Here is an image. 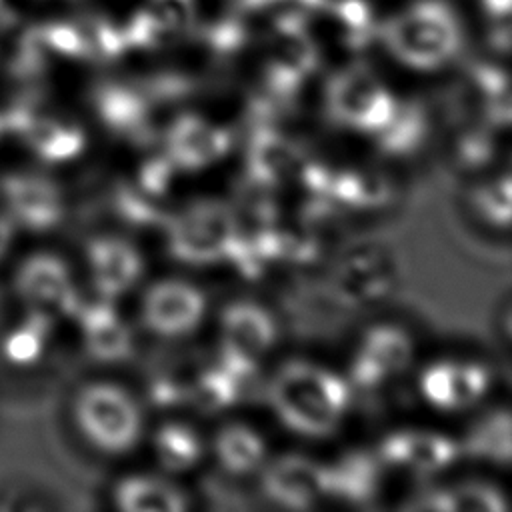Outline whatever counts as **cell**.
Returning a JSON list of instances; mask_svg holds the SVG:
<instances>
[{
  "instance_id": "12",
  "label": "cell",
  "mask_w": 512,
  "mask_h": 512,
  "mask_svg": "<svg viewBox=\"0 0 512 512\" xmlns=\"http://www.w3.org/2000/svg\"><path fill=\"white\" fill-rule=\"evenodd\" d=\"M490 388V374L474 362L440 360L420 374V392L438 410H462L476 404Z\"/></svg>"
},
{
  "instance_id": "38",
  "label": "cell",
  "mask_w": 512,
  "mask_h": 512,
  "mask_svg": "<svg viewBox=\"0 0 512 512\" xmlns=\"http://www.w3.org/2000/svg\"><path fill=\"white\" fill-rule=\"evenodd\" d=\"M4 134V126H2V116H0V136Z\"/></svg>"
},
{
  "instance_id": "31",
  "label": "cell",
  "mask_w": 512,
  "mask_h": 512,
  "mask_svg": "<svg viewBox=\"0 0 512 512\" xmlns=\"http://www.w3.org/2000/svg\"><path fill=\"white\" fill-rule=\"evenodd\" d=\"M126 46H138V48H154L164 44L170 36H174L148 8L136 12L132 20L122 30Z\"/></svg>"
},
{
  "instance_id": "35",
  "label": "cell",
  "mask_w": 512,
  "mask_h": 512,
  "mask_svg": "<svg viewBox=\"0 0 512 512\" xmlns=\"http://www.w3.org/2000/svg\"><path fill=\"white\" fill-rule=\"evenodd\" d=\"M490 40H492V46H494V48L506 52L508 46H510V30H508V24H502V26L494 28Z\"/></svg>"
},
{
  "instance_id": "4",
  "label": "cell",
  "mask_w": 512,
  "mask_h": 512,
  "mask_svg": "<svg viewBox=\"0 0 512 512\" xmlns=\"http://www.w3.org/2000/svg\"><path fill=\"white\" fill-rule=\"evenodd\" d=\"M238 224L234 212L216 200H196L166 224L170 254L188 264H212L228 258Z\"/></svg>"
},
{
  "instance_id": "23",
  "label": "cell",
  "mask_w": 512,
  "mask_h": 512,
  "mask_svg": "<svg viewBox=\"0 0 512 512\" xmlns=\"http://www.w3.org/2000/svg\"><path fill=\"white\" fill-rule=\"evenodd\" d=\"M328 494L350 504L368 502L378 488V462L362 452H352L326 466Z\"/></svg>"
},
{
  "instance_id": "15",
  "label": "cell",
  "mask_w": 512,
  "mask_h": 512,
  "mask_svg": "<svg viewBox=\"0 0 512 512\" xmlns=\"http://www.w3.org/2000/svg\"><path fill=\"white\" fill-rule=\"evenodd\" d=\"M336 296L350 306H368L382 300L396 282L392 260L380 250H354L336 270Z\"/></svg>"
},
{
  "instance_id": "7",
  "label": "cell",
  "mask_w": 512,
  "mask_h": 512,
  "mask_svg": "<svg viewBox=\"0 0 512 512\" xmlns=\"http://www.w3.org/2000/svg\"><path fill=\"white\" fill-rule=\"evenodd\" d=\"M140 314L152 334L180 338L200 326L206 314V296L186 280H160L146 290Z\"/></svg>"
},
{
  "instance_id": "13",
  "label": "cell",
  "mask_w": 512,
  "mask_h": 512,
  "mask_svg": "<svg viewBox=\"0 0 512 512\" xmlns=\"http://www.w3.org/2000/svg\"><path fill=\"white\" fill-rule=\"evenodd\" d=\"M458 444L430 430H396L380 444V460L412 474H436L458 458Z\"/></svg>"
},
{
  "instance_id": "36",
  "label": "cell",
  "mask_w": 512,
  "mask_h": 512,
  "mask_svg": "<svg viewBox=\"0 0 512 512\" xmlns=\"http://www.w3.org/2000/svg\"><path fill=\"white\" fill-rule=\"evenodd\" d=\"M486 12L490 16H498V18H504L508 12H510V4L512 0H482Z\"/></svg>"
},
{
  "instance_id": "30",
  "label": "cell",
  "mask_w": 512,
  "mask_h": 512,
  "mask_svg": "<svg viewBox=\"0 0 512 512\" xmlns=\"http://www.w3.org/2000/svg\"><path fill=\"white\" fill-rule=\"evenodd\" d=\"M510 196H512L510 194V178L506 174L490 180L476 194V204H478L480 214L496 226H508L510 206H512Z\"/></svg>"
},
{
  "instance_id": "34",
  "label": "cell",
  "mask_w": 512,
  "mask_h": 512,
  "mask_svg": "<svg viewBox=\"0 0 512 512\" xmlns=\"http://www.w3.org/2000/svg\"><path fill=\"white\" fill-rule=\"evenodd\" d=\"M12 232H14L12 222H10L4 214H0V260L4 258V254H6V252H8V248H10Z\"/></svg>"
},
{
  "instance_id": "3",
  "label": "cell",
  "mask_w": 512,
  "mask_h": 512,
  "mask_svg": "<svg viewBox=\"0 0 512 512\" xmlns=\"http://www.w3.org/2000/svg\"><path fill=\"white\" fill-rule=\"evenodd\" d=\"M74 420L80 434L106 454L130 452L142 436L138 402L110 382H92L76 394Z\"/></svg>"
},
{
  "instance_id": "37",
  "label": "cell",
  "mask_w": 512,
  "mask_h": 512,
  "mask_svg": "<svg viewBox=\"0 0 512 512\" xmlns=\"http://www.w3.org/2000/svg\"><path fill=\"white\" fill-rule=\"evenodd\" d=\"M298 2H300L302 6L314 8V10H332L338 0H298Z\"/></svg>"
},
{
  "instance_id": "2",
  "label": "cell",
  "mask_w": 512,
  "mask_h": 512,
  "mask_svg": "<svg viewBox=\"0 0 512 512\" xmlns=\"http://www.w3.org/2000/svg\"><path fill=\"white\" fill-rule=\"evenodd\" d=\"M380 36L390 54L416 70H434L454 58L462 30L454 10L442 0H420L388 18Z\"/></svg>"
},
{
  "instance_id": "20",
  "label": "cell",
  "mask_w": 512,
  "mask_h": 512,
  "mask_svg": "<svg viewBox=\"0 0 512 512\" xmlns=\"http://www.w3.org/2000/svg\"><path fill=\"white\" fill-rule=\"evenodd\" d=\"M114 502L124 512H182L186 494L172 482L152 474L124 478L114 488Z\"/></svg>"
},
{
  "instance_id": "9",
  "label": "cell",
  "mask_w": 512,
  "mask_h": 512,
  "mask_svg": "<svg viewBox=\"0 0 512 512\" xmlns=\"http://www.w3.org/2000/svg\"><path fill=\"white\" fill-rule=\"evenodd\" d=\"M414 354L412 338L398 326L382 324L370 328L354 358L350 382L358 388H378L406 370Z\"/></svg>"
},
{
  "instance_id": "11",
  "label": "cell",
  "mask_w": 512,
  "mask_h": 512,
  "mask_svg": "<svg viewBox=\"0 0 512 512\" xmlns=\"http://www.w3.org/2000/svg\"><path fill=\"white\" fill-rule=\"evenodd\" d=\"M230 144V134L222 126L198 114H180L164 136L166 158L178 170L186 172H196L218 162Z\"/></svg>"
},
{
  "instance_id": "22",
  "label": "cell",
  "mask_w": 512,
  "mask_h": 512,
  "mask_svg": "<svg viewBox=\"0 0 512 512\" xmlns=\"http://www.w3.org/2000/svg\"><path fill=\"white\" fill-rule=\"evenodd\" d=\"M250 176L260 184H278L300 172V150L276 132H260L248 150Z\"/></svg>"
},
{
  "instance_id": "5",
  "label": "cell",
  "mask_w": 512,
  "mask_h": 512,
  "mask_svg": "<svg viewBox=\"0 0 512 512\" xmlns=\"http://www.w3.org/2000/svg\"><path fill=\"white\" fill-rule=\"evenodd\" d=\"M326 104L342 126L376 136L392 118L398 100L370 68L354 64L328 80Z\"/></svg>"
},
{
  "instance_id": "33",
  "label": "cell",
  "mask_w": 512,
  "mask_h": 512,
  "mask_svg": "<svg viewBox=\"0 0 512 512\" xmlns=\"http://www.w3.org/2000/svg\"><path fill=\"white\" fill-rule=\"evenodd\" d=\"M204 40L206 44L220 52V54H228L238 50L244 40H246V26L238 20V18H224L218 20L216 24L204 28Z\"/></svg>"
},
{
  "instance_id": "32",
  "label": "cell",
  "mask_w": 512,
  "mask_h": 512,
  "mask_svg": "<svg viewBox=\"0 0 512 512\" xmlns=\"http://www.w3.org/2000/svg\"><path fill=\"white\" fill-rule=\"evenodd\" d=\"M148 10L172 32H184L194 22V0H150Z\"/></svg>"
},
{
  "instance_id": "14",
  "label": "cell",
  "mask_w": 512,
  "mask_h": 512,
  "mask_svg": "<svg viewBox=\"0 0 512 512\" xmlns=\"http://www.w3.org/2000/svg\"><path fill=\"white\" fill-rule=\"evenodd\" d=\"M274 340V318L260 304L234 302L220 316V352L226 356L258 364Z\"/></svg>"
},
{
  "instance_id": "21",
  "label": "cell",
  "mask_w": 512,
  "mask_h": 512,
  "mask_svg": "<svg viewBox=\"0 0 512 512\" xmlns=\"http://www.w3.org/2000/svg\"><path fill=\"white\" fill-rule=\"evenodd\" d=\"M214 454L218 464L234 476H248L266 462V444L262 436L246 424H228L214 438Z\"/></svg>"
},
{
  "instance_id": "26",
  "label": "cell",
  "mask_w": 512,
  "mask_h": 512,
  "mask_svg": "<svg viewBox=\"0 0 512 512\" xmlns=\"http://www.w3.org/2000/svg\"><path fill=\"white\" fill-rule=\"evenodd\" d=\"M52 318L28 310L26 316L4 336L2 354L16 366H30L46 352Z\"/></svg>"
},
{
  "instance_id": "8",
  "label": "cell",
  "mask_w": 512,
  "mask_h": 512,
  "mask_svg": "<svg viewBox=\"0 0 512 512\" xmlns=\"http://www.w3.org/2000/svg\"><path fill=\"white\" fill-rule=\"evenodd\" d=\"M6 218L14 228L46 232L58 226L64 214V200L58 186L40 174H10L2 180Z\"/></svg>"
},
{
  "instance_id": "39",
  "label": "cell",
  "mask_w": 512,
  "mask_h": 512,
  "mask_svg": "<svg viewBox=\"0 0 512 512\" xmlns=\"http://www.w3.org/2000/svg\"><path fill=\"white\" fill-rule=\"evenodd\" d=\"M0 306H2V302H0Z\"/></svg>"
},
{
  "instance_id": "19",
  "label": "cell",
  "mask_w": 512,
  "mask_h": 512,
  "mask_svg": "<svg viewBox=\"0 0 512 512\" xmlns=\"http://www.w3.org/2000/svg\"><path fill=\"white\" fill-rule=\"evenodd\" d=\"M92 104L100 122L116 134H136L148 124L150 104L140 88L120 82H104L94 90Z\"/></svg>"
},
{
  "instance_id": "1",
  "label": "cell",
  "mask_w": 512,
  "mask_h": 512,
  "mask_svg": "<svg viewBox=\"0 0 512 512\" xmlns=\"http://www.w3.org/2000/svg\"><path fill=\"white\" fill-rule=\"evenodd\" d=\"M270 404L286 428L320 438L342 422L350 404V384L324 366L290 360L272 376Z\"/></svg>"
},
{
  "instance_id": "25",
  "label": "cell",
  "mask_w": 512,
  "mask_h": 512,
  "mask_svg": "<svg viewBox=\"0 0 512 512\" xmlns=\"http://www.w3.org/2000/svg\"><path fill=\"white\" fill-rule=\"evenodd\" d=\"M420 506L428 510H438V512H504L508 510L504 494L498 488L490 484H480V482H468V484L434 490L426 496V500Z\"/></svg>"
},
{
  "instance_id": "27",
  "label": "cell",
  "mask_w": 512,
  "mask_h": 512,
  "mask_svg": "<svg viewBox=\"0 0 512 512\" xmlns=\"http://www.w3.org/2000/svg\"><path fill=\"white\" fill-rule=\"evenodd\" d=\"M244 394L242 384L220 364L202 368L194 378L192 384H188V398L206 412L222 410Z\"/></svg>"
},
{
  "instance_id": "6",
  "label": "cell",
  "mask_w": 512,
  "mask_h": 512,
  "mask_svg": "<svg viewBox=\"0 0 512 512\" xmlns=\"http://www.w3.org/2000/svg\"><path fill=\"white\" fill-rule=\"evenodd\" d=\"M14 290L24 306L52 320L74 316L78 294L68 264L50 252H38L20 262Z\"/></svg>"
},
{
  "instance_id": "10",
  "label": "cell",
  "mask_w": 512,
  "mask_h": 512,
  "mask_svg": "<svg viewBox=\"0 0 512 512\" xmlns=\"http://www.w3.org/2000/svg\"><path fill=\"white\" fill-rule=\"evenodd\" d=\"M262 490L278 506L314 508L328 494L326 466L300 454L278 456L262 472Z\"/></svg>"
},
{
  "instance_id": "28",
  "label": "cell",
  "mask_w": 512,
  "mask_h": 512,
  "mask_svg": "<svg viewBox=\"0 0 512 512\" xmlns=\"http://www.w3.org/2000/svg\"><path fill=\"white\" fill-rule=\"evenodd\" d=\"M426 132L424 112L416 104H396L388 124L374 136L388 154H408L422 142Z\"/></svg>"
},
{
  "instance_id": "16",
  "label": "cell",
  "mask_w": 512,
  "mask_h": 512,
  "mask_svg": "<svg viewBox=\"0 0 512 512\" xmlns=\"http://www.w3.org/2000/svg\"><path fill=\"white\" fill-rule=\"evenodd\" d=\"M86 264L94 288L108 300L130 292L142 276L140 252L116 236L94 238L86 248Z\"/></svg>"
},
{
  "instance_id": "24",
  "label": "cell",
  "mask_w": 512,
  "mask_h": 512,
  "mask_svg": "<svg viewBox=\"0 0 512 512\" xmlns=\"http://www.w3.org/2000/svg\"><path fill=\"white\" fill-rule=\"evenodd\" d=\"M152 450L160 468L170 474H180L192 470L202 460L204 444L192 426L166 422L154 432Z\"/></svg>"
},
{
  "instance_id": "18",
  "label": "cell",
  "mask_w": 512,
  "mask_h": 512,
  "mask_svg": "<svg viewBox=\"0 0 512 512\" xmlns=\"http://www.w3.org/2000/svg\"><path fill=\"white\" fill-rule=\"evenodd\" d=\"M20 138L26 140L38 158L50 164L70 162L78 158L86 146V134L78 122L36 110Z\"/></svg>"
},
{
  "instance_id": "17",
  "label": "cell",
  "mask_w": 512,
  "mask_h": 512,
  "mask_svg": "<svg viewBox=\"0 0 512 512\" xmlns=\"http://www.w3.org/2000/svg\"><path fill=\"white\" fill-rule=\"evenodd\" d=\"M74 316H78L84 346L96 360L118 362L132 352L130 330L108 298L78 304Z\"/></svg>"
},
{
  "instance_id": "29",
  "label": "cell",
  "mask_w": 512,
  "mask_h": 512,
  "mask_svg": "<svg viewBox=\"0 0 512 512\" xmlns=\"http://www.w3.org/2000/svg\"><path fill=\"white\" fill-rule=\"evenodd\" d=\"M468 446L478 456H484L502 464L510 462L512 434H510L508 412H494L486 420H482L472 430Z\"/></svg>"
}]
</instances>
